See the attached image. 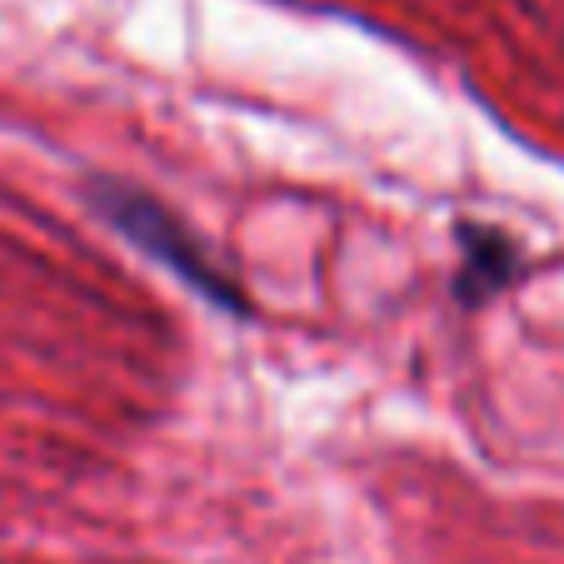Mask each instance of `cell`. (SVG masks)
I'll use <instances>...</instances> for the list:
<instances>
[{
  "label": "cell",
  "instance_id": "6da1fadb",
  "mask_svg": "<svg viewBox=\"0 0 564 564\" xmlns=\"http://www.w3.org/2000/svg\"><path fill=\"white\" fill-rule=\"evenodd\" d=\"M100 210H106V220L116 225V230H126L130 240L145 250V256H155L165 270H175V275H181L191 290L210 295L215 305L240 310V295L230 290L225 270L210 265V256L200 250V240H195V235L185 230V225L175 220V215L165 210L160 200L126 191V185H106V191H100Z\"/></svg>",
  "mask_w": 564,
  "mask_h": 564
},
{
  "label": "cell",
  "instance_id": "7a4b0ae2",
  "mask_svg": "<svg viewBox=\"0 0 564 564\" xmlns=\"http://www.w3.org/2000/svg\"><path fill=\"white\" fill-rule=\"evenodd\" d=\"M514 265H520V256H514V246L505 240V235H490L479 230L475 240L465 246V270H459V295L475 305V300H490L495 290H505L514 280Z\"/></svg>",
  "mask_w": 564,
  "mask_h": 564
}]
</instances>
